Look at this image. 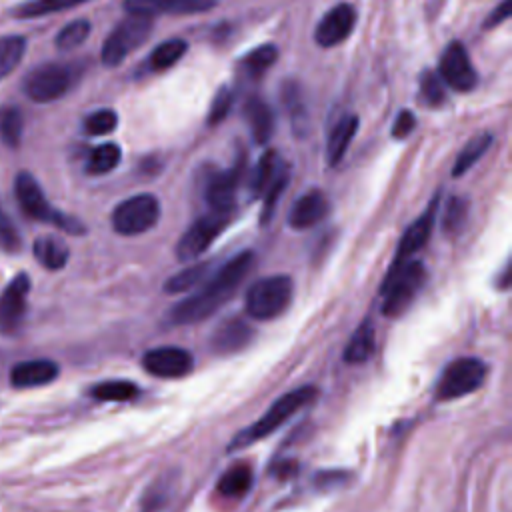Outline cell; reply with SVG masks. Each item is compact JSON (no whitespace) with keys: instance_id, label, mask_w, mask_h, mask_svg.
I'll use <instances>...</instances> for the list:
<instances>
[{"instance_id":"35","label":"cell","mask_w":512,"mask_h":512,"mask_svg":"<svg viewBox=\"0 0 512 512\" xmlns=\"http://www.w3.org/2000/svg\"><path fill=\"white\" fill-rule=\"evenodd\" d=\"M90 34V22L80 18V20H72L68 22L54 38V44L60 52H70L74 48H78L80 44H84V40Z\"/></svg>"},{"instance_id":"3","label":"cell","mask_w":512,"mask_h":512,"mask_svg":"<svg viewBox=\"0 0 512 512\" xmlns=\"http://www.w3.org/2000/svg\"><path fill=\"white\" fill-rule=\"evenodd\" d=\"M14 196L18 200L20 208L30 218H34L38 222H44V224H52V226L68 232V234H84V230H86L84 224L80 220H76L74 216L56 210L48 202L40 182L30 172H20L16 176V180H14Z\"/></svg>"},{"instance_id":"43","label":"cell","mask_w":512,"mask_h":512,"mask_svg":"<svg viewBox=\"0 0 512 512\" xmlns=\"http://www.w3.org/2000/svg\"><path fill=\"white\" fill-rule=\"evenodd\" d=\"M420 90H422V96L426 98L428 104L432 106H438L442 100H444V88H442V80L438 74L426 70L420 78Z\"/></svg>"},{"instance_id":"34","label":"cell","mask_w":512,"mask_h":512,"mask_svg":"<svg viewBox=\"0 0 512 512\" xmlns=\"http://www.w3.org/2000/svg\"><path fill=\"white\" fill-rule=\"evenodd\" d=\"M188 50V44L182 38H170L166 42H162L160 46H156L150 54V68L156 72L168 70L170 66H174L184 52Z\"/></svg>"},{"instance_id":"1","label":"cell","mask_w":512,"mask_h":512,"mask_svg":"<svg viewBox=\"0 0 512 512\" xmlns=\"http://www.w3.org/2000/svg\"><path fill=\"white\" fill-rule=\"evenodd\" d=\"M254 254L250 250L230 258L220 270L208 276L192 296L180 300L170 308L168 320L172 324H194L212 316L224 302L232 298L236 288L242 284L250 272Z\"/></svg>"},{"instance_id":"23","label":"cell","mask_w":512,"mask_h":512,"mask_svg":"<svg viewBox=\"0 0 512 512\" xmlns=\"http://www.w3.org/2000/svg\"><path fill=\"white\" fill-rule=\"evenodd\" d=\"M356 130H358V116H354V114L344 116V118L332 128V132H330V136H328V144H326V158H328V164L334 166V164H338V162L344 158V154H346V150H348V146H350V142H352Z\"/></svg>"},{"instance_id":"5","label":"cell","mask_w":512,"mask_h":512,"mask_svg":"<svg viewBox=\"0 0 512 512\" xmlns=\"http://www.w3.org/2000/svg\"><path fill=\"white\" fill-rule=\"evenodd\" d=\"M294 284L290 276L276 274L256 280L246 292V312L254 320H272L280 316L292 302Z\"/></svg>"},{"instance_id":"29","label":"cell","mask_w":512,"mask_h":512,"mask_svg":"<svg viewBox=\"0 0 512 512\" xmlns=\"http://www.w3.org/2000/svg\"><path fill=\"white\" fill-rule=\"evenodd\" d=\"M282 104L286 108V112L292 118L294 130L298 134L306 132V124H308V112H306V104L302 98V90L296 82H284L282 84Z\"/></svg>"},{"instance_id":"38","label":"cell","mask_w":512,"mask_h":512,"mask_svg":"<svg viewBox=\"0 0 512 512\" xmlns=\"http://www.w3.org/2000/svg\"><path fill=\"white\" fill-rule=\"evenodd\" d=\"M286 182H288V168H286V164H282L280 170L276 172L274 180L270 182V186L262 194V198H264L262 200V212H260L262 224H266L272 218V214L276 210V204H278V200H280V196H282V192L286 188Z\"/></svg>"},{"instance_id":"24","label":"cell","mask_w":512,"mask_h":512,"mask_svg":"<svg viewBox=\"0 0 512 512\" xmlns=\"http://www.w3.org/2000/svg\"><path fill=\"white\" fill-rule=\"evenodd\" d=\"M376 346V332L370 320H364L354 334L350 336L346 348H344V362L348 364H362L366 362Z\"/></svg>"},{"instance_id":"18","label":"cell","mask_w":512,"mask_h":512,"mask_svg":"<svg viewBox=\"0 0 512 512\" xmlns=\"http://www.w3.org/2000/svg\"><path fill=\"white\" fill-rule=\"evenodd\" d=\"M60 374V368L54 360L48 358H32V360H24L12 366L10 370V384L14 388H38V386H46L52 380H56Z\"/></svg>"},{"instance_id":"17","label":"cell","mask_w":512,"mask_h":512,"mask_svg":"<svg viewBox=\"0 0 512 512\" xmlns=\"http://www.w3.org/2000/svg\"><path fill=\"white\" fill-rule=\"evenodd\" d=\"M218 0H126V12L154 18L156 14H200L216 6Z\"/></svg>"},{"instance_id":"32","label":"cell","mask_w":512,"mask_h":512,"mask_svg":"<svg viewBox=\"0 0 512 512\" xmlns=\"http://www.w3.org/2000/svg\"><path fill=\"white\" fill-rule=\"evenodd\" d=\"M490 144H492V134L490 132L476 134L472 140H468V144L460 150V154L456 158L452 174L462 176L464 172H468L484 156V152L490 148Z\"/></svg>"},{"instance_id":"33","label":"cell","mask_w":512,"mask_h":512,"mask_svg":"<svg viewBox=\"0 0 512 512\" xmlns=\"http://www.w3.org/2000/svg\"><path fill=\"white\" fill-rule=\"evenodd\" d=\"M26 38L20 34L0 36V80H4L24 58Z\"/></svg>"},{"instance_id":"2","label":"cell","mask_w":512,"mask_h":512,"mask_svg":"<svg viewBox=\"0 0 512 512\" xmlns=\"http://www.w3.org/2000/svg\"><path fill=\"white\" fill-rule=\"evenodd\" d=\"M318 390L314 386H300L296 390H290L286 394H282L264 414L260 420H256L252 426L240 430L234 440L230 442V450H238V448H246L252 442H258L266 436H270L272 432H276L284 422H288L298 410H302L304 406H308L314 398H316Z\"/></svg>"},{"instance_id":"22","label":"cell","mask_w":512,"mask_h":512,"mask_svg":"<svg viewBox=\"0 0 512 512\" xmlns=\"http://www.w3.org/2000/svg\"><path fill=\"white\" fill-rule=\"evenodd\" d=\"M32 252L34 258L46 268V270H60L66 266L68 258H70V250L68 246L56 238V236H38L32 244Z\"/></svg>"},{"instance_id":"16","label":"cell","mask_w":512,"mask_h":512,"mask_svg":"<svg viewBox=\"0 0 512 512\" xmlns=\"http://www.w3.org/2000/svg\"><path fill=\"white\" fill-rule=\"evenodd\" d=\"M436 212H438V194L430 200L428 208L420 214L418 220H414L408 230L404 232L400 244H398V250H396V256L392 260V266L390 268H396V266H402L404 262L412 260V256L422 250V246L428 242L430 234H432V226H434V220H436Z\"/></svg>"},{"instance_id":"6","label":"cell","mask_w":512,"mask_h":512,"mask_svg":"<svg viewBox=\"0 0 512 512\" xmlns=\"http://www.w3.org/2000/svg\"><path fill=\"white\" fill-rule=\"evenodd\" d=\"M76 82V68L62 62H46L36 68H32L24 82L22 90L24 94L40 104L54 102L62 98Z\"/></svg>"},{"instance_id":"4","label":"cell","mask_w":512,"mask_h":512,"mask_svg":"<svg viewBox=\"0 0 512 512\" xmlns=\"http://www.w3.org/2000/svg\"><path fill=\"white\" fill-rule=\"evenodd\" d=\"M426 282V268L420 260H408L402 266L390 268L384 276L382 294V314L396 318L408 310L416 294Z\"/></svg>"},{"instance_id":"41","label":"cell","mask_w":512,"mask_h":512,"mask_svg":"<svg viewBox=\"0 0 512 512\" xmlns=\"http://www.w3.org/2000/svg\"><path fill=\"white\" fill-rule=\"evenodd\" d=\"M22 246L20 232L14 224V220L8 216V212L0 204V250L8 254H16Z\"/></svg>"},{"instance_id":"15","label":"cell","mask_w":512,"mask_h":512,"mask_svg":"<svg viewBox=\"0 0 512 512\" xmlns=\"http://www.w3.org/2000/svg\"><path fill=\"white\" fill-rule=\"evenodd\" d=\"M354 22H356V10L352 4H336L332 6L318 22L316 30H314V40L318 46L322 48H332L340 42H344L350 32L354 30Z\"/></svg>"},{"instance_id":"11","label":"cell","mask_w":512,"mask_h":512,"mask_svg":"<svg viewBox=\"0 0 512 512\" xmlns=\"http://www.w3.org/2000/svg\"><path fill=\"white\" fill-rule=\"evenodd\" d=\"M438 76L456 92H470L478 84L474 64L460 42H452L444 48L438 64Z\"/></svg>"},{"instance_id":"39","label":"cell","mask_w":512,"mask_h":512,"mask_svg":"<svg viewBox=\"0 0 512 512\" xmlns=\"http://www.w3.org/2000/svg\"><path fill=\"white\" fill-rule=\"evenodd\" d=\"M278 60V48L274 44H262L258 48H254L252 52H248V56L244 58V68L254 74L260 76L264 74V70H268L274 62Z\"/></svg>"},{"instance_id":"44","label":"cell","mask_w":512,"mask_h":512,"mask_svg":"<svg viewBox=\"0 0 512 512\" xmlns=\"http://www.w3.org/2000/svg\"><path fill=\"white\" fill-rule=\"evenodd\" d=\"M416 126V118L410 110H402L398 112L396 120H394V126H392V136L394 138H406Z\"/></svg>"},{"instance_id":"7","label":"cell","mask_w":512,"mask_h":512,"mask_svg":"<svg viewBox=\"0 0 512 512\" xmlns=\"http://www.w3.org/2000/svg\"><path fill=\"white\" fill-rule=\"evenodd\" d=\"M152 32V18L128 14L124 20L116 24V28L106 36L102 44V64L104 66H118L126 60L128 54L138 50Z\"/></svg>"},{"instance_id":"10","label":"cell","mask_w":512,"mask_h":512,"mask_svg":"<svg viewBox=\"0 0 512 512\" xmlns=\"http://www.w3.org/2000/svg\"><path fill=\"white\" fill-rule=\"evenodd\" d=\"M232 216L234 210H208L182 234L176 244V256L182 262H192L194 258H198L230 224Z\"/></svg>"},{"instance_id":"40","label":"cell","mask_w":512,"mask_h":512,"mask_svg":"<svg viewBox=\"0 0 512 512\" xmlns=\"http://www.w3.org/2000/svg\"><path fill=\"white\" fill-rule=\"evenodd\" d=\"M118 126V116L114 110L102 108L84 118V132L90 136H104L110 134Z\"/></svg>"},{"instance_id":"30","label":"cell","mask_w":512,"mask_h":512,"mask_svg":"<svg viewBox=\"0 0 512 512\" xmlns=\"http://www.w3.org/2000/svg\"><path fill=\"white\" fill-rule=\"evenodd\" d=\"M90 0H26L14 8L16 18H40L48 14H56L74 6H80Z\"/></svg>"},{"instance_id":"12","label":"cell","mask_w":512,"mask_h":512,"mask_svg":"<svg viewBox=\"0 0 512 512\" xmlns=\"http://www.w3.org/2000/svg\"><path fill=\"white\" fill-rule=\"evenodd\" d=\"M244 174V154L236 158V162L224 170L216 172L206 180L204 198L208 204V210H234L236 190Z\"/></svg>"},{"instance_id":"45","label":"cell","mask_w":512,"mask_h":512,"mask_svg":"<svg viewBox=\"0 0 512 512\" xmlns=\"http://www.w3.org/2000/svg\"><path fill=\"white\" fill-rule=\"evenodd\" d=\"M510 0H502L500 6H496V10L486 18V28H492V26H498L502 20H506L510 16Z\"/></svg>"},{"instance_id":"36","label":"cell","mask_w":512,"mask_h":512,"mask_svg":"<svg viewBox=\"0 0 512 512\" xmlns=\"http://www.w3.org/2000/svg\"><path fill=\"white\" fill-rule=\"evenodd\" d=\"M468 218V200L462 196H452L446 202V210L442 216V230L446 236H456Z\"/></svg>"},{"instance_id":"13","label":"cell","mask_w":512,"mask_h":512,"mask_svg":"<svg viewBox=\"0 0 512 512\" xmlns=\"http://www.w3.org/2000/svg\"><path fill=\"white\" fill-rule=\"evenodd\" d=\"M142 366L148 374L156 378H182L192 370L194 358L184 348L160 346L148 350L142 356Z\"/></svg>"},{"instance_id":"31","label":"cell","mask_w":512,"mask_h":512,"mask_svg":"<svg viewBox=\"0 0 512 512\" xmlns=\"http://www.w3.org/2000/svg\"><path fill=\"white\" fill-rule=\"evenodd\" d=\"M208 270L210 264L208 262H200V264H190L184 270H180L178 274L170 276L164 284V290L170 294H180V292H188L196 286H200L206 278H208Z\"/></svg>"},{"instance_id":"28","label":"cell","mask_w":512,"mask_h":512,"mask_svg":"<svg viewBox=\"0 0 512 512\" xmlns=\"http://www.w3.org/2000/svg\"><path fill=\"white\" fill-rule=\"evenodd\" d=\"M120 158H122L120 146L114 142H104L90 150V154L86 158V172L90 176L108 174L120 164Z\"/></svg>"},{"instance_id":"27","label":"cell","mask_w":512,"mask_h":512,"mask_svg":"<svg viewBox=\"0 0 512 512\" xmlns=\"http://www.w3.org/2000/svg\"><path fill=\"white\" fill-rule=\"evenodd\" d=\"M88 394L100 402H130L140 394V388L130 380H106L94 384Z\"/></svg>"},{"instance_id":"42","label":"cell","mask_w":512,"mask_h":512,"mask_svg":"<svg viewBox=\"0 0 512 512\" xmlns=\"http://www.w3.org/2000/svg\"><path fill=\"white\" fill-rule=\"evenodd\" d=\"M232 104H234V94L228 86H220V90L216 92L214 100H212V106H210V112H208V122L214 126L218 122H222L228 112L232 110Z\"/></svg>"},{"instance_id":"9","label":"cell","mask_w":512,"mask_h":512,"mask_svg":"<svg viewBox=\"0 0 512 512\" xmlns=\"http://www.w3.org/2000/svg\"><path fill=\"white\" fill-rule=\"evenodd\" d=\"M160 202L154 194H136L122 200L110 216L112 228L122 236H138L156 226Z\"/></svg>"},{"instance_id":"19","label":"cell","mask_w":512,"mask_h":512,"mask_svg":"<svg viewBox=\"0 0 512 512\" xmlns=\"http://www.w3.org/2000/svg\"><path fill=\"white\" fill-rule=\"evenodd\" d=\"M330 202L322 190H310L302 194L288 214V224L294 230H306L316 226L328 216Z\"/></svg>"},{"instance_id":"20","label":"cell","mask_w":512,"mask_h":512,"mask_svg":"<svg viewBox=\"0 0 512 512\" xmlns=\"http://www.w3.org/2000/svg\"><path fill=\"white\" fill-rule=\"evenodd\" d=\"M252 340V328L240 318H228L216 326L210 338V346L216 354H234L248 346Z\"/></svg>"},{"instance_id":"14","label":"cell","mask_w":512,"mask_h":512,"mask_svg":"<svg viewBox=\"0 0 512 512\" xmlns=\"http://www.w3.org/2000/svg\"><path fill=\"white\" fill-rule=\"evenodd\" d=\"M30 294V276L20 272L16 274L6 288L0 294V330L2 332H14L24 314H26V302Z\"/></svg>"},{"instance_id":"37","label":"cell","mask_w":512,"mask_h":512,"mask_svg":"<svg viewBox=\"0 0 512 512\" xmlns=\"http://www.w3.org/2000/svg\"><path fill=\"white\" fill-rule=\"evenodd\" d=\"M22 132H24V120L18 108H4L0 112V140L10 146L16 148L22 140Z\"/></svg>"},{"instance_id":"8","label":"cell","mask_w":512,"mask_h":512,"mask_svg":"<svg viewBox=\"0 0 512 512\" xmlns=\"http://www.w3.org/2000/svg\"><path fill=\"white\" fill-rule=\"evenodd\" d=\"M486 380V364L474 356H462L452 360L436 386L438 400H456L476 392Z\"/></svg>"},{"instance_id":"25","label":"cell","mask_w":512,"mask_h":512,"mask_svg":"<svg viewBox=\"0 0 512 512\" xmlns=\"http://www.w3.org/2000/svg\"><path fill=\"white\" fill-rule=\"evenodd\" d=\"M254 482V474L252 468L244 462H238L234 466H230L218 480L216 490L220 496L224 498H242Z\"/></svg>"},{"instance_id":"26","label":"cell","mask_w":512,"mask_h":512,"mask_svg":"<svg viewBox=\"0 0 512 512\" xmlns=\"http://www.w3.org/2000/svg\"><path fill=\"white\" fill-rule=\"evenodd\" d=\"M284 162L278 158V154L274 150H268L260 156V160L256 162L254 170H252V176H250V194L252 196H262L266 192V188L270 186V182L274 180L276 172L280 170Z\"/></svg>"},{"instance_id":"21","label":"cell","mask_w":512,"mask_h":512,"mask_svg":"<svg viewBox=\"0 0 512 512\" xmlns=\"http://www.w3.org/2000/svg\"><path fill=\"white\" fill-rule=\"evenodd\" d=\"M244 118L256 144H266L274 130V116L270 106L260 96H248L244 102Z\"/></svg>"}]
</instances>
